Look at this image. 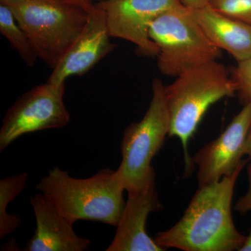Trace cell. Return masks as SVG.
Listing matches in <instances>:
<instances>
[{"mask_svg": "<svg viewBox=\"0 0 251 251\" xmlns=\"http://www.w3.org/2000/svg\"><path fill=\"white\" fill-rule=\"evenodd\" d=\"M92 0H91V1H92ZM93 1H102V0H93ZM98 1V2H99Z\"/></svg>", "mask_w": 251, "mask_h": 251, "instance_id": "cb8c5ba5", "label": "cell"}, {"mask_svg": "<svg viewBox=\"0 0 251 251\" xmlns=\"http://www.w3.org/2000/svg\"><path fill=\"white\" fill-rule=\"evenodd\" d=\"M186 7L191 9H201L207 6L208 0H181Z\"/></svg>", "mask_w": 251, "mask_h": 251, "instance_id": "d6986e66", "label": "cell"}, {"mask_svg": "<svg viewBox=\"0 0 251 251\" xmlns=\"http://www.w3.org/2000/svg\"><path fill=\"white\" fill-rule=\"evenodd\" d=\"M36 188L72 224L90 221L117 227L126 205L125 187L116 171L109 168L91 177L76 179L54 167Z\"/></svg>", "mask_w": 251, "mask_h": 251, "instance_id": "7a4b0ae2", "label": "cell"}, {"mask_svg": "<svg viewBox=\"0 0 251 251\" xmlns=\"http://www.w3.org/2000/svg\"><path fill=\"white\" fill-rule=\"evenodd\" d=\"M110 37L105 16L95 6L83 30L62 60L52 69L47 82L62 85L65 84L68 77L82 75L89 72L117 47V44L110 41Z\"/></svg>", "mask_w": 251, "mask_h": 251, "instance_id": "30bf717a", "label": "cell"}, {"mask_svg": "<svg viewBox=\"0 0 251 251\" xmlns=\"http://www.w3.org/2000/svg\"><path fill=\"white\" fill-rule=\"evenodd\" d=\"M208 5L220 14L251 25V0H208Z\"/></svg>", "mask_w": 251, "mask_h": 251, "instance_id": "2e32d148", "label": "cell"}, {"mask_svg": "<svg viewBox=\"0 0 251 251\" xmlns=\"http://www.w3.org/2000/svg\"><path fill=\"white\" fill-rule=\"evenodd\" d=\"M65 84L46 82L22 94L6 112L0 129V151L27 133L66 126L71 115L64 101Z\"/></svg>", "mask_w": 251, "mask_h": 251, "instance_id": "52a82bcc", "label": "cell"}, {"mask_svg": "<svg viewBox=\"0 0 251 251\" xmlns=\"http://www.w3.org/2000/svg\"><path fill=\"white\" fill-rule=\"evenodd\" d=\"M244 153L251 160V126L244 144Z\"/></svg>", "mask_w": 251, "mask_h": 251, "instance_id": "ffe728a7", "label": "cell"}, {"mask_svg": "<svg viewBox=\"0 0 251 251\" xmlns=\"http://www.w3.org/2000/svg\"><path fill=\"white\" fill-rule=\"evenodd\" d=\"M27 173L8 176L0 181V239L13 233L21 226L22 219L18 214L6 212L9 203L25 188Z\"/></svg>", "mask_w": 251, "mask_h": 251, "instance_id": "5bb4252c", "label": "cell"}, {"mask_svg": "<svg viewBox=\"0 0 251 251\" xmlns=\"http://www.w3.org/2000/svg\"><path fill=\"white\" fill-rule=\"evenodd\" d=\"M163 209L156 183L151 181L140 192L128 196L116 233L107 251H163L145 229L150 213Z\"/></svg>", "mask_w": 251, "mask_h": 251, "instance_id": "8fae6325", "label": "cell"}, {"mask_svg": "<svg viewBox=\"0 0 251 251\" xmlns=\"http://www.w3.org/2000/svg\"><path fill=\"white\" fill-rule=\"evenodd\" d=\"M209 41L230 54L237 62L251 55V25L217 12L209 5L191 9Z\"/></svg>", "mask_w": 251, "mask_h": 251, "instance_id": "4fadbf2b", "label": "cell"}, {"mask_svg": "<svg viewBox=\"0 0 251 251\" xmlns=\"http://www.w3.org/2000/svg\"><path fill=\"white\" fill-rule=\"evenodd\" d=\"M239 251H251V229L250 234L246 238L245 242Z\"/></svg>", "mask_w": 251, "mask_h": 251, "instance_id": "7402d4cb", "label": "cell"}, {"mask_svg": "<svg viewBox=\"0 0 251 251\" xmlns=\"http://www.w3.org/2000/svg\"><path fill=\"white\" fill-rule=\"evenodd\" d=\"M29 201L36 227L23 251H84L90 249V240L77 235L74 224L61 215L43 193L34 195Z\"/></svg>", "mask_w": 251, "mask_h": 251, "instance_id": "7c38bea8", "label": "cell"}, {"mask_svg": "<svg viewBox=\"0 0 251 251\" xmlns=\"http://www.w3.org/2000/svg\"><path fill=\"white\" fill-rule=\"evenodd\" d=\"M248 178H249V189L243 197L239 198V201L234 205V210L245 214L251 211V163L247 166Z\"/></svg>", "mask_w": 251, "mask_h": 251, "instance_id": "ac0fdd59", "label": "cell"}, {"mask_svg": "<svg viewBox=\"0 0 251 251\" xmlns=\"http://www.w3.org/2000/svg\"><path fill=\"white\" fill-rule=\"evenodd\" d=\"M149 35L158 48L157 65L166 76H179L188 69L217 60L221 55L193 18L181 5L153 21Z\"/></svg>", "mask_w": 251, "mask_h": 251, "instance_id": "8992f818", "label": "cell"}, {"mask_svg": "<svg viewBox=\"0 0 251 251\" xmlns=\"http://www.w3.org/2000/svg\"><path fill=\"white\" fill-rule=\"evenodd\" d=\"M164 88L160 79L153 80L152 99L145 116L124 132L122 160L116 173L128 196L140 192L155 180L151 160L163 147L171 127Z\"/></svg>", "mask_w": 251, "mask_h": 251, "instance_id": "5b68a950", "label": "cell"}, {"mask_svg": "<svg viewBox=\"0 0 251 251\" xmlns=\"http://www.w3.org/2000/svg\"><path fill=\"white\" fill-rule=\"evenodd\" d=\"M13 1H16V0H1V3H7Z\"/></svg>", "mask_w": 251, "mask_h": 251, "instance_id": "603a6c76", "label": "cell"}, {"mask_svg": "<svg viewBox=\"0 0 251 251\" xmlns=\"http://www.w3.org/2000/svg\"><path fill=\"white\" fill-rule=\"evenodd\" d=\"M249 161L244 160L233 174L199 186L179 222L156 234V244L184 251H239L247 237L234 226L232 201L236 181Z\"/></svg>", "mask_w": 251, "mask_h": 251, "instance_id": "6da1fadb", "label": "cell"}, {"mask_svg": "<svg viewBox=\"0 0 251 251\" xmlns=\"http://www.w3.org/2000/svg\"><path fill=\"white\" fill-rule=\"evenodd\" d=\"M181 0H102L95 4L103 12L111 37L135 44L138 53L157 57L158 48L149 35L158 16L182 5Z\"/></svg>", "mask_w": 251, "mask_h": 251, "instance_id": "ba28073f", "label": "cell"}, {"mask_svg": "<svg viewBox=\"0 0 251 251\" xmlns=\"http://www.w3.org/2000/svg\"><path fill=\"white\" fill-rule=\"evenodd\" d=\"M5 4L39 59L53 69L72 47L91 12L74 0H16Z\"/></svg>", "mask_w": 251, "mask_h": 251, "instance_id": "277c9868", "label": "cell"}, {"mask_svg": "<svg viewBox=\"0 0 251 251\" xmlns=\"http://www.w3.org/2000/svg\"><path fill=\"white\" fill-rule=\"evenodd\" d=\"M74 1H75L77 4L81 5L82 7L87 9L89 12H92L95 9V6L92 4L91 0H74Z\"/></svg>", "mask_w": 251, "mask_h": 251, "instance_id": "44dd1931", "label": "cell"}, {"mask_svg": "<svg viewBox=\"0 0 251 251\" xmlns=\"http://www.w3.org/2000/svg\"><path fill=\"white\" fill-rule=\"evenodd\" d=\"M231 75L237 85V92L243 103L251 101V55L238 62Z\"/></svg>", "mask_w": 251, "mask_h": 251, "instance_id": "e0dca14e", "label": "cell"}, {"mask_svg": "<svg viewBox=\"0 0 251 251\" xmlns=\"http://www.w3.org/2000/svg\"><path fill=\"white\" fill-rule=\"evenodd\" d=\"M237 92V85L227 69L217 60L188 69L168 86L165 100L170 120L168 137H177L184 149L186 175L193 161L188 143L211 105Z\"/></svg>", "mask_w": 251, "mask_h": 251, "instance_id": "3957f363", "label": "cell"}, {"mask_svg": "<svg viewBox=\"0 0 251 251\" xmlns=\"http://www.w3.org/2000/svg\"><path fill=\"white\" fill-rule=\"evenodd\" d=\"M0 32L9 41L28 67H33L39 59L30 40L6 4H0Z\"/></svg>", "mask_w": 251, "mask_h": 251, "instance_id": "9a60e30c", "label": "cell"}, {"mask_svg": "<svg viewBox=\"0 0 251 251\" xmlns=\"http://www.w3.org/2000/svg\"><path fill=\"white\" fill-rule=\"evenodd\" d=\"M251 126V101L241 111L219 138L206 144L192 158L197 165L199 186L211 184L229 176L242 164L244 148Z\"/></svg>", "mask_w": 251, "mask_h": 251, "instance_id": "9c48e42d", "label": "cell"}]
</instances>
